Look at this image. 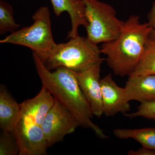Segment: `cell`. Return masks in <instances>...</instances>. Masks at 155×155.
I'll list each match as a JSON object with an SVG mask.
<instances>
[{
  "label": "cell",
  "mask_w": 155,
  "mask_h": 155,
  "mask_svg": "<svg viewBox=\"0 0 155 155\" xmlns=\"http://www.w3.org/2000/svg\"><path fill=\"white\" fill-rule=\"evenodd\" d=\"M124 88L129 102L136 101L142 103L155 101V75H130Z\"/></svg>",
  "instance_id": "11"
},
{
  "label": "cell",
  "mask_w": 155,
  "mask_h": 155,
  "mask_svg": "<svg viewBox=\"0 0 155 155\" xmlns=\"http://www.w3.org/2000/svg\"><path fill=\"white\" fill-rule=\"evenodd\" d=\"M147 23L155 29V1L153 3L151 8L147 14Z\"/></svg>",
  "instance_id": "20"
},
{
  "label": "cell",
  "mask_w": 155,
  "mask_h": 155,
  "mask_svg": "<svg viewBox=\"0 0 155 155\" xmlns=\"http://www.w3.org/2000/svg\"><path fill=\"white\" fill-rule=\"evenodd\" d=\"M104 60L83 71H73L84 95L91 106L93 114L98 118L104 114L100 78L101 66Z\"/></svg>",
  "instance_id": "8"
},
{
  "label": "cell",
  "mask_w": 155,
  "mask_h": 155,
  "mask_svg": "<svg viewBox=\"0 0 155 155\" xmlns=\"http://www.w3.org/2000/svg\"><path fill=\"white\" fill-rule=\"evenodd\" d=\"M128 155H155V150L142 147L138 150H130L127 153Z\"/></svg>",
  "instance_id": "19"
},
{
  "label": "cell",
  "mask_w": 155,
  "mask_h": 155,
  "mask_svg": "<svg viewBox=\"0 0 155 155\" xmlns=\"http://www.w3.org/2000/svg\"><path fill=\"white\" fill-rule=\"evenodd\" d=\"M149 38L155 42V29H153L150 33Z\"/></svg>",
  "instance_id": "21"
},
{
  "label": "cell",
  "mask_w": 155,
  "mask_h": 155,
  "mask_svg": "<svg viewBox=\"0 0 155 155\" xmlns=\"http://www.w3.org/2000/svg\"><path fill=\"white\" fill-rule=\"evenodd\" d=\"M131 75H155V42L147 40L143 54Z\"/></svg>",
  "instance_id": "15"
},
{
  "label": "cell",
  "mask_w": 155,
  "mask_h": 155,
  "mask_svg": "<svg viewBox=\"0 0 155 155\" xmlns=\"http://www.w3.org/2000/svg\"><path fill=\"white\" fill-rule=\"evenodd\" d=\"M153 29L147 22L142 23L138 15H130L118 36L102 43L101 53L107 57V64L115 75L124 77L132 74Z\"/></svg>",
  "instance_id": "2"
},
{
  "label": "cell",
  "mask_w": 155,
  "mask_h": 155,
  "mask_svg": "<svg viewBox=\"0 0 155 155\" xmlns=\"http://www.w3.org/2000/svg\"><path fill=\"white\" fill-rule=\"evenodd\" d=\"M113 134L121 139H133L142 147L155 150V127L139 129L116 128L113 131Z\"/></svg>",
  "instance_id": "14"
},
{
  "label": "cell",
  "mask_w": 155,
  "mask_h": 155,
  "mask_svg": "<svg viewBox=\"0 0 155 155\" xmlns=\"http://www.w3.org/2000/svg\"><path fill=\"white\" fill-rule=\"evenodd\" d=\"M18 104L5 86L0 85V127L3 131L14 133L20 115Z\"/></svg>",
  "instance_id": "13"
},
{
  "label": "cell",
  "mask_w": 155,
  "mask_h": 155,
  "mask_svg": "<svg viewBox=\"0 0 155 155\" xmlns=\"http://www.w3.org/2000/svg\"><path fill=\"white\" fill-rule=\"evenodd\" d=\"M19 145L14 133L3 131L0 135V155H19Z\"/></svg>",
  "instance_id": "17"
},
{
  "label": "cell",
  "mask_w": 155,
  "mask_h": 155,
  "mask_svg": "<svg viewBox=\"0 0 155 155\" xmlns=\"http://www.w3.org/2000/svg\"><path fill=\"white\" fill-rule=\"evenodd\" d=\"M83 1L88 22L85 28L87 37L97 45L116 38L121 32L125 21L117 17L114 7L99 0Z\"/></svg>",
  "instance_id": "5"
},
{
  "label": "cell",
  "mask_w": 155,
  "mask_h": 155,
  "mask_svg": "<svg viewBox=\"0 0 155 155\" xmlns=\"http://www.w3.org/2000/svg\"><path fill=\"white\" fill-rule=\"evenodd\" d=\"M33 23L12 32L1 40V44L23 46L36 53L44 61L56 44L51 30V13L48 8L42 6L32 15Z\"/></svg>",
  "instance_id": "4"
},
{
  "label": "cell",
  "mask_w": 155,
  "mask_h": 155,
  "mask_svg": "<svg viewBox=\"0 0 155 155\" xmlns=\"http://www.w3.org/2000/svg\"><path fill=\"white\" fill-rule=\"evenodd\" d=\"M50 2L56 16H60L64 12L69 14L71 23V30L68 35L69 38L79 36V27L86 28L88 25L86 8L83 0H50Z\"/></svg>",
  "instance_id": "10"
},
{
  "label": "cell",
  "mask_w": 155,
  "mask_h": 155,
  "mask_svg": "<svg viewBox=\"0 0 155 155\" xmlns=\"http://www.w3.org/2000/svg\"><path fill=\"white\" fill-rule=\"evenodd\" d=\"M79 126L77 118L56 100L41 124L48 147L63 141L66 135L73 133Z\"/></svg>",
  "instance_id": "6"
},
{
  "label": "cell",
  "mask_w": 155,
  "mask_h": 155,
  "mask_svg": "<svg viewBox=\"0 0 155 155\" xmlns=\"http://www.w3.org/2000/svg\"><path fill=\"white\" fill-rule=\"evenodd\" d=\"M101 49L87 37L78 36L64 43L56 44L47 58L43 61L50 70L64 67L80 72L104 60Z\"/></svg>",
  "instance_id": "3"
},
{
  "label": "cell",
  "mask_w": 155,
  "mask_h": 155,
  "mask_svg": "<svg viewBox=\"0 0 155 155\" xmlns=\"http://www.w3.org/2000/svg\"><path fill=\"white\" fill-rule=\"evenodd\" d=\"M37 72L45 87L55 99L77 118L80 126L91 129L99 137L108 138L104 130L92 121L91 107L81 89L73 71L59 67L54 72L48 69L36 53H32Z\"/></svg>",
  "instance_id": "1"
},
{
  "label": "cell",
  "mask_w": 155,
  "mask_h": 155,
  "mask_svg": "<svg viewBox=\"0 0 155 155\" xmlns=\"http://www.w3.org/2000/svg\"><path fill=\"white\" fill-rule=\"evenodd\" d=\"M19 149V155H45L47 143L41 126L20 113L14 130Z\"/></svg>",
  "instance_id": "7"
},
{
  "label": "cell",
  "mask_w": 155,
  "mask_h": 155,
  "mask_svg": "<svg viewBox=\"0 0 155 155\" xmlns=\"http://www.w3.org/2000/svg\"><path fill=\"white\" fill-rule=\"evenodd\" d=\"M55 99L45 87L32 98L25 100L20 104V113L32 119L41 126L45 117L55 102Z\"/></svg>",
  "instance_id": "12"
},
{
  "label": "cell",
  "mask_w": 155,
  "mask_h": 155,
  "mask_svg": "<svg viewBox=\"0 0 155 155\" xmlns=\"http://www.w3.org/2000/svg\"><path fill=\"white\" fill-rule=\"evenodd\" d=\"M20 25L14 19L12 6L5 0H0V34L14 32Z\"/></svg>",
  "instance_id": "16"
},
{
  "label": "cell",
  "mask_w": 155,
  "mask_h": 155,
  "mask_svg": "<svg viewBox=\"0 0 155 155\" xmlns=\"http://www.w3.org/2000/svg\"><path fill=\"white\" fill-rule=\"evenodd\" d=\"M128 118L143 117L146 119L155 120V101L149 102L140 103L137 107V110L125 114Z\"/></svg>",
  "instance_id": "18"
},
{
  "label": "cell",
  "mask_w": 155,
  "mask_h": 155,
  "mask_svg": "<svg viewBox=\"0 0 155 155\" xmlns=\"http://www.w3.org/2000/svg\"><path fill=\"white\" fill-rule=\"evenodd\" d=\"M104 114L111 117L119 113L125 115L130 111L124 87H119L109 74L101 80Z\"/></svg>",
  "instance_id": "9"
}]
</instances>
